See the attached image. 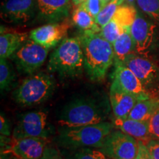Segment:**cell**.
Listing matches in <instances>:
<instances>
[{"mask_svg": "<svg viewBox=\"0 0 159 159\" xmlns=\"http://www.w3.org/2000/svg\"><path fill=\"white\" fill-rule=\"evenodd\" d=\"M109 97L95 94L71 100L63 106L57 123L60 127H75L105 122L110 116Z\"/></svg>", "mask_w": 159, "mask_h": 159, "instance_id": "obj_1", "label": "cell"}, {"mask_svg": "<svg viewBox=\"0 0 159 159\" xmlns=\"http://www.w3.org/2000/svg\"><path fill=\"white\" fill-rule=\"evenodd\" d=\"M79 39L84 56L85 72L91 80H102L108 69L114 63L112 44L99 33H81Z\"/></svg>", "mask_w": 159, "mask_h": 159, "instance_id": "obj_2", "label": "cell"}, {"mask_svg": "<svg viewBox=\"0 0 159 159\" xmlns=\"http://www.w3.org/2000/svg\"><path fill=\"white\" fill-rule=\"evenodd\" d=\"M114 128V123L108 121L94 125L61 127L55 142L63 150L84 148L99 149Z\"/></svg>", "mask_w": 159, "mask_h": 159, "instance_id": "obj_3", "label": "cell"}, {"mask_svg": "<svg viewBox=\"0 0 159 159\" xmlns=\"http://www.w3.org/2000/svg\"><path fill=\"white\" fill-rule=\"evenodd\" d=\"M47 69L61 78H75L85 71L84 56L79 37L66 38L52 52Z\"/></svg>", "mask_w": 159, "mask_h": 159, "instance_id": "obj_4", "label": "cell"}, {"mask_svg": "<svg viewBox=\"0 0 159 159\" xmlns=\"http://www.w3.org/2000/svg\"><path fill=\"white\" fill-rule=\"evenodd\" d=\"M55 88L52 75L37 72L24 80L13 90L12 97L16 102L24 106L40 105L52 95Z\"/></svg>", "mask_w": 159, "mask_h": 159, "instance_id": "obj_5", "label": "cell"}, {"mask_svg": "<svg viewBox=\"0 0 159 159\" xmlns=\"http://www.w3.org/2000/svg\"><path fill=\"white\" fill-rule=\"evenodd\" d=\"M49 50L29 38L10 58L15 63L19 73L30 75L44 63Z\"/></svg>", "mask_w": 159, "mask_h": 159, "instance_id": "obj_6", "label": "cell"}, {"mask_svg": "<svg viewBox=\"0 0 159 159\" xmlns=\"http://www.w3.org/2000/svg\"><path fill=\"white\" fill-rule=\"evenodd\" d=\"M51 134L47 113L43 111H33L21 115L13 131L12 138L33 137L48 139Z\"/></svg>", "mask_w": 159, "mask_h": 159, "instance_id": "obj_7", "label": "cell"}, {"mask_svg": "<svg viewBox=\"0 0 159 159\" xmlns=\"http://www.w3.org/2000/svg\"><path fill=\"white\" fill-rule=\"evenodd\" d=\"M122 64L131 69L151 96L156 97L159 92V67L153 61L134 53L127 57Z\"/></svg>", "mask_w": 159, "mask_h": 159, "instance_id": "obj_8", "label": "cell"}, {"mask_svg": "<svg viewBox=\"0 0 159 159\" xmlns=\"http://www.w3.org/2000/svg\"><path fill=\"white\" fill-rule=\"evenodd\" d=\"M111 159H136L139 141L121 130H113L99 149Z\"/></svg>", "mask_w": 159, "mask_h": 159, "instance_id": "obj_9", "label": "cell"}, {"mask_svg": "<svg viewBox=\"0 0 159 159\" xmlns=\"http://www.w3.org/2000/svg\"><path fill=\"white\" fill-rule=\"evenodd\" d=\"M130 32L136 54L149 57L156 41L157 25L138 13L131 26Z\"/></svg>", "mask_w": 159, "mask_h": 159, "instance_id": "obj_10", "label": "cell"}, {"mask_svg": "<svg viewBox=\"0 0 159 159\" xmlns=\"http://www.w3.org/2000/svg\"><path fill=\"white\" fill-rule=\"evenodd\" d=\"M37 0H6L1 6V18L7 23L24 25L35 19Z\"/></svg>", "mask_w": 159, "mask_h": 159, "instance_id": "obj_11", "label": "cell"}, {"mask_svg": "<svg viewBox=\"0 0 159 159\" xmlns=\"http://www.w3.org/2000/svg\"><path fill=\"white\" fill-rule=\"evenodd\" d=\"M69 28L70 25L66 20L62 22L47 24L33 30L29 38L45 48L51 49L66 39Z\"/></svg>", "mask_w": 159, "mask_h": 159, "instance_id": "obj_12", "label": "cell"}, {"mask_svg": "<svg viewBox=\"0 0 159 159\" xmlns=\"http://www.w3.org/2000/svg\"><path fill=\"white\" fill-rule=\"evenodd\" d=\"M48 144L47 139L33 137L18 139L12 138L8 150L1 152V153H11L19 159H39Z\"/></svg>", "mask_w": 159, "mask_h": 159, "instance_id": "obj_13", "label": "cell"}, {"mask_svg": "<svg viewBox=\"0 0 159 159\" xmlns=\"http://www.w3.org/2000/svg\"><path fill=\"white\" fill-rule=\"evenodd\" d=\"M69 0H37L35 19L44 24L62 22L69 15Z\"/></svg>", "mask_w": 159, "mask_h": 159, "instance_id": "obj_14", "label": "cell"}, {"mask_svg": "<svg viewBox=\"0 0 159 159\" xmlns=\"http://www.w3.org/2000/svg\"><path fill=\"white\" fill-rule=\"evenodd\" d=\"M115 69L113 73V80H115L123 90L132 94L139 99L152 97L145 90L141 81L131 69L122 63H114Z\"/></svg>", "mask_w": 159, "mask_h": 159, "instance_id": "obj_15", "label": "cell"}, {"mask_svg": "<svg viewBox=\"0 0 159 159\" xmlns=\"http://www.w3.org/2000/svg\"><path fill=\"white\" fill-rule=\"evenodd\" d=\"M109 99L113 114L116 119L128 118L137 101L139 100L136 97L123 90L115 80H113L111 85Z\"/></svg>", "mask_w": 159, "mask_h": 159, "instance_id": "obj_16", "label": "cell"}, {"mask_svg": "<svg viewBox=\"0 0 159 159\" xmlns=\"http://www.w3.org/2000/svg\"><path fill=\"white\" fill-rule=\"evenodd\" d=\"M114 128L125 134L134 137L138 141L146 144L151 139L149 132L148 121H139L130 118L116 119L114 121Z\"/></svg>", "mask_w": 159, "mask_h": 159, "instance_id": "obj_17", "label": "cell"}, {"mask_svg": "<svg viewBox=\"0 0 159 159\" xmlns=\"http://www.w3.org/2000/svg\"><path fill=\"white\" fill-rule=\"evenodd\" d=\"M30 35L19 32H1L0 58H10L28 39Z\"/></svg>", "mask_w": 159, "mask_h": 159, "instance_id": "obj_18", "label": "cell"}, {"mask_svg": "<svg viewBox=\"0 0 159 159\" xmlns=\"http://www.w3.org/2000/svg\"><path fill=\"white\" fill-rule=\"evenodd\" d=\"M112 46L114 52V63H123L127 57L136 53L130 29H123L122 33Z\"/></svg>", "mask_w": 159, "mask_h": 159, "instance_id": "obj_19", "label": "cell"}, {"mask_svg": "<svg viewBox=\"0 0 159 159\" xmlns=\"http://www.w3.org/2000/svg\"><path fill=\"white\" fill-rule=\"evenodd\" d=\"M158 107L159 98L157 97L139 99L130 111L128 118L144 122L149 121Z\"/></svg>", "mask_w": 159, "mask_h": 159, "instance_id": "obj_20", "label": "cell"}, {"mask_svg": "<svg viewBox=\"0 0 159 159\" xmlns=\"http://www.w3.org/2000/svg\"><path fill=\"white\" fill-rule=\"evenodd\" d=\"M72 22L81 33H99L101 27L96 23V21L89 12L82 5H80L75 10L72 14Z\"/></svg>", "mask_w": 159, "mask_h": 159, "instance_id": "obj_21", "label": "cell"}, {"mask_svg": "<svg viewBox=\"0 0 159 159\" xmlns=\"http://www.w3.org/2000/svg\"><path fill=\"white\" fill-rule=\"evenodd\" d=\"M16 76L11 63L7 58H0V89L2 93L11 90L15 87Z\"/></svg>", "mask_w": 159, "mask_h": 159, "instance_id": "obj_22", "label": "cell"}, {"mask_svg": "<svg viewBox=\"0 0 159 159\" xmlns=\"http://www.w3.org/2000/svg\"><path fill=\"white\" fill-rule=\"evenodd\" d=\"M136 9L131 4L123 3L119 6L113 19L120 25L122 29H130L137 16Z\"/></svg>", "mask_w": 159, "mask_h": 159, "instance_id": "obj_23", "label": "cell"}, {"mask_svg": "<svg viewBox=\"0 0 159 159\" xmlns=\"http://www.w3.org/2000/svg\"><path fill=\"white\" fill-rule=\"evenodd\" d=\"M66 159H111L97 148H84L61 151Z\"/></svg>", "mask_w": 159, "mask_h": 159, "instance_id": "obj_24", "label": "cell"}, {"mask_svg": "<svg viewBox=\"0 0 159 159\" xmlns=\"http://www.w3.org/2000/svg\"><path fill=\"white\" fill-rule=\"evenodd\" d=\"M125 2V0H111L101 10L95 21L100 27L108 23L113 19L119 6Z\"/></svg>", "mask_w": 159, "mask_h": 159, "instance_id": "obj_25", "label": "cell"}, {"mask_svg": "<svg viewBox=\"0 0 159 159\" xmlns=\"http://www.w3.org/2000/svg\"><path fill=\"white\" fill-rule=\"evenodd\" d=\"M136 4L144 14L159 26V0H136Z\"/></svg>", "mask_w": 159, "mask_h": 159, "instance_id": "obj_26", "label": "cell"}, {"mask_svg": "<svg viewBox=\"0 0 159 159\" xmlns=\"http://www.w3.org/2000/svg\"><path fill=\"white\" fill-rule=\"evenodd\" d=\"M123 29L114 19L111 20L108 23L101 27L99 35L107 41L113 44L115 41L122 33Z\"/></svg>", "mask_w": 159, "mask_h": 159, "instance_id": "obj_27", "label": "cell"}, {"mask_svg": "<svg viewBox=\"0 0 159 159\" xmlns=\"http://www.w3.org/2000/svg\"><path fill=\"white\" fill-rule=\"evenodd\" d=\"M80 5L89 12V14L94 19L104 7L101 0H85L84 2Z\"/></svg>", "mask_w": 159, "mask_h": 159, "instance_id": "obj_28", "label": "cell"}, {"mask_svg": "<svg viewBox=\"0 0 159 159\" xmlns=\"http://www.w3.org/2000/svg\"><path fill=\"white\" fill-rule=\"evenodd\" d=\"M149 122V132L152 139H159V107L151 116Z\"/></svg>", "mask_w": 159, "mask_h": 159, "instance_id": "obj_29", "label": "cell"}, {"mask_svg": "<svg viewBox=\"0 0 159 159\" xmlns=\"http://www.w3.org/2000/svg\"><path fill=\"white\" fill-rule=\"evenodd\" d=\"M39 159H66L62 152L58 149L48 144L45 148L44 152Z\"/></svg>", "mask_w": 159, "mask_h": 159, "instance_id": "obj_30", "label": "cell"}, {"mask_svg": "<svg viewBox=\"0 0 159 159\" xmlns=\"http://www.w3.org/2000/svg\"><path fill=\"white\" fill-rule=\"evenodd\" d=\"M0 134L1 136L7 137H10L11 134H13L11 122L3 113H1V116H0Z\"/></svg>", "mask_w": 159, "mask_h": 159, "instance_id": "obj_31", "label": "cell"}, {"mask_svg": "<svg viewBox=\"0 0 159 159\" xmlns=\"http://www.w3.org/2000/svg\"><path fill=\"white\" fill-rule=\"evenodd\" d=\"M146 145L152 159H159V139H151Z\"/></svg>", "mask_w": 159, "mask_h": 159, "instance_id": "obj_32", "label": "cell"}, {"mask_svg": "<svg viewBox=\"0 0 159 159\" xmlns=\"http://www.w3.org/2000/svg\"><path fill=\"white\" fill-rule=\"evenodd\" d=\"M136 159H152L146 144L139 141V151Z\"/></svg>", "mask_w": 159, "mask_h": 159, "instance_id": "obj_33", "label": "cell"}, {"mask_svg": "<svg viewBox=\"0 0 159 159\" xmlns=\"http://www.w3.org/2000/svg\"><path fill=\"white\" fill-rule=\"evenodd\" d=\"M85 0H72L73 4H75V5H80V4L84 2Z\"/></svg>", "mask_w": 159, "mask_h": 159, "instance_id": "obj_34", "label": "cell"}, {"mask_svg": "<svg viewBox=\"0 0 159 159\" xmlns=\"http://www.w3.org/2000/svg\"><path fill=\"white\" fill-rule=\"evenodd\" d=\"M101 1H102V4H103V5H104V7L105 5H107V4H108L109 2L111 1V0H101Z\"/></svg>", "mask_w": 159, "mask_h": 159, "instance_id": "obj_35", "label": "cell"}, {"mask_svg": "<svg viewBox=\"0 0 159 159\" xmlns=\"http://www.w3.org/2000/svg\"><path fill=\"white\" fill-rule=\"evenodd\" d=\"M134 2H136V0H125V2L129 3V4L134 3Z\"/></svg>", "mask_w": 159, "mask_h": 159, "instance_id": "obj_36", "label": "cell"}, {"mask_svg": "<svg viewBox=\"0 0 159 159\" xmlns=\"http://www.w3.org/2000/svg\"><path fill=\"white\" fill-rule=\"evenodd\" d=\"M12 159H19V158H16V157H15V156H14V157H13V158H12Z\"/></svg>", "mask_w": 159, "mask_h": 159, "instance_id": "obj_37", "label": "cell"}]
</instances>
